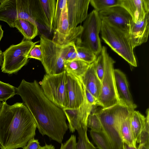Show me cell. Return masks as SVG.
Returning a JSON list of instances; mask_svg holds the SVG:
<instances>
[{"label": "cell", "mask_w": 149, "mask_h": 149, "mask_svg": "<svg viewBox=\"0 0 149 149\" xmlns=\"http://www.w3.org/2000/svg\"><path fill=\"white\" fill-rule=\"evenodd\" d=\"M16 94L20 96L36 121L37 128L43 136L61 143L68 129L63 109L46 96L40 84L22 79L16 88Z\"/></svg>", "instance_id": "cell-1"}, {"label": "cell", "mask_w": 149, "mask_h": 149, "mask_svg": "<svg viewBox=\"0 0 149 149\" xmlns=\"http://www.w3.org/2000/svg\"><path fill=\"white\" fill-rule=\"evenodd\" d=\"M37 125L32 114L23 103L10 105L0 102V148H23L34 138Z\"/></svg>", "instance_id": "cell-2"}, {"label": "cell", "mask_w": 149, "mask_h": 149, "mask_svg": "<svg viewBox=\"0 0 149 149\" xmlns=\"http://www.w3.org/2000/svg\"><path fill=\"white\" fill-rule=\"evenodd\" d=\"M100 32L102 38L111 49L130 65L137 66L134 48L129 35L103 20Z\"/></svg>", "instance_id": "cell-3"}, {"label": "cell", "mask_w": 149, "mask_h": 149, "mask_svg": "<svg viewBox=\"0 0 149 149\" xmlns=\"http://www.w3.org/2000/svg\"><path fill=\"white\" fill-rule=\"evenodd\" d=\"M0 3V20L10 27H15V21L20 19L30 20L38 27L35 0H1Z\"/></svg>", "instance_id": "cell-4"}, {"label": "cell", "mask_w": 149, "mask_h": 149, "mask_svg": "<svg viewBox=\"0 0 149 149\" xmlns=\"http://www.w3.org/2000/svg\"><path fill=\"white\" fill-rule=\"evenodd\" d=\"M130 111L127 107L118 103L109 107L102 108L95 112L101 122L102 130L112 149H122L123 142L117 125L119 118Z\"/></svg>", "instance_id": "cell-5"}, {"label": "cell", "mask_w": 149, "mask_h": 149, "mask_svg": "<svg viewBox=\"0 0 149 149\" xmlns=\"http://www.w3.org/2000/svg\"><path fill=\"white\" fill-rule=\"evenodd\" d=\"M67 72L55 74H46L39 83L47 98L59 107L63 109L67 103Z\"/></svg>", "instance_id": "cell-6"}, {"label": "cell", "mask_w": 149, "mask_h": 149, "mask_svg": "<svg viewBox=\"0 0 149 149\" xmlns=\"http://www.w3.org/2000/svg\"><path fill=\"white\" fill-rule=\"evenodd\" d=\"M38 42L23 40L19 43L12 45L7 48L3 52L2 72L9 74L18 72L27 63L30 50Z\"/></svg>", "instance_id": "cell-7"}, {"label": "cell", "mask_w": 149, "mask_h": 149, "mask_svg": "<svg viewBox=\"0 0 149 149\" xmlns=\"http://www.w3.org/2000/svg\"><path fill=\"white\" fill-rule=\"evenodd\" d=\"M102 22L98 13L95 10L88 14L82 26V31L77 40L76 45L88 48L97 56L102 47L99 36Z\"/></svg>", "instance_id": "cell-8"}, {"label": "cell", "mask_w": 149, "mask_h": 149, "mask_svg": "<svg viewBox=\"0 0 149 149\" xmlns=\"http://www.w3.org/2000/svg\"><path fill=\"white\" fill-rule=\"evenodd\" d=\"M40 43L42 53L40 61L46 74H55L65 71L62 47L44 34L40 37Z\"/></svg>", "instance_id": "cell-9"}, {"label": "cell", "mask_w": 149, "mask_h": 149, "mask_svg": "<svg viewBox=\"0 0 149 149\" xmlns=\"http://www.w3.org/2000/svg\"><path fill=\"white\" fill-rule=\"evenodd\" d=\"M115 61L109 55L107 50L105 54L104 70L101 82V88L97 99L98 106L103 108L120 103L117 96L113 73Z\"/></svg>", "instance_id": "cell-10"}, {"label": "cell", "mask_w": 149, "mask_h": 149, "mask_svg": "<svg viewBox=\"0 0 149 149\" xmlns=\"http://www.w3.org/2000/svg\"><path fill=\"white\" fill-rule=\"evenodd\" d=\"M102 20L117 28L129 36L133 21L129 13L120 6L112 7L98 12Z\"/></svg>", "instance_id": "cell-11"}, {"label": "cell", "mask_w": 149, "mask_h": 149, "mask_svg": "<svg viewBox=\"0 0 149 149\" xmlns=\"http://www.w3.org/2000/svg\"><path fill=\"white\" fill-rule=\"evenodd\" d=\"M82 26H77L73 30L70 29L68 20L66 3L63 9L57 29L53 32L52 40L57 45L63 47L75 42L81 34Z\"/></svg>", "instance_id": "cell-12"}, {"label": "cell", "mask_w": 149, "mask_h": 149, "mask_svg": "<svg viewBox=\"0 0 149 149\" xmlns=\"http://www.w3.org/2000/svg\"><path fill=\"white\" fill-rule=\"evenodd\" d=\"M67 103L66 108L75 109L80 107L86 99L85 87L80 78L67 73Z\"/></svg>", "instance_id": "cell-13"}, {"label": "cell", "mask_w": 149, "mask_h": 149, "mask_svg": "<svg viewBox=\"0 0 149 149\" xmlns=\"http://www.w3.org/2000/svg\"><path fill=\"white\" fill-rule=\"evenodd\" d=\"M93 106L86 99L84 103L79 108L75 109H63L68 122L70 132L74 133L82 127H87V120Z\"/></svg>", "instance_id": "cell-14"}, {"label": "cell", "mask_w": 149, "mask_h": 149, "mask_svg": "<svg viewBox=\"0 0 149 149\" xmlns=\"http://www.w3.org/2000/svg\"><path fill=\"white\" fill-rule=\"evenodd\" d=\"M90 0H66L70 28L75 29L86 18Z\"/></svg>", "instance_id": "cell-15"}, {"label": "cell", "mask_w": 149, "mask_h": 149, "mask_svg": "<svg viewBox=\"0 0 149 149\" xmlns=\"http://www.w3.org/2000/svg\"><path fill=\"white\" fill-rule=\"evenodd\" d=\"M56 0H35L36 10L40 24L50 32L52 31Z\"/></svg>", "instance_id": "cell-16"}, {"label": "cell", "mask_w": 149, "mask_h": 149, "mask_svg": "<svg viewBox=\"0 0 149 149\" xmlns=\"http://www.w3.org/2000/svg\"><path fill=\"white\" fill-rule=\"evenodd\" d=\"M113 73L116 92L120 103L127 107L132 111H133L137 106L134 103L125 74L118 69H114Z\"/></svg>", "instance_id": "cell-17"}, {"label": "cell", "mask_w": 149, "mask_h": 149, "mask_svg": "<svg viewBox=\"0 0 149 149\" xmlns=\"http://www.w3.org/2000/svg\"><path fill=\"white\" fill-rule=\"evenodd\" d=\"M149 14L143 20L132 22L129 36L134 48L146 42L149 33Z\"/></svg>", "instance_id": "cell-18"}, {"label": "cell", "mask_w": 149, "mask_h": 149, "mask_svg": "<svg viewBox=\"0 0 149 149\" xmlns=\"http://www.w3.org/2000/svg\"><path fill=\"white\" fill-rule=\"evenodd\" d=\"M120 6L129 13L134 23L143 19L149 13V0H121Z\"/></svg>", "instance_id": "cell-19"}, {"label": "cell", "mask_w": 149, "mask_h": 149, "mask_svg": "<svg viewBox=\"0 0 149 149\" xmlns=\"http://www.w3.org/2000/svg\"><path fill=\"white\" fill-rule=\"evenodd\" d=\"M80 79L85 88L98 99L101 88V82L95 70V61L90 64Z\"/></svg>", "instance_id": "cell-20"}, {"label": "cell", "mask_w": 149, "mask_h": 149, "mask_svg": "<svg viewBox=\"0 0 149 149\" xmlns=\"http://www.w3.org/2000/svg\"><path fill=\"white\" fill-rule=\"evenodd\" d=\"M132 113L122 116L118 122L117 127L123 143L130 146L136 147V142L131 125L130 117Z\"/></svg>", "instance_id": "cell-21"}, {"label": "cell", "mask_w": 149, "mask_h": 149, "mask_svg": "<svg viewBox=\"0 0 149 149\" xmlns=\"http://www.w3.org/2000/svg\"><path fill=\"white\" fill-rule=\"evenodd\" d=\"M16 27L26 40H31L35 38L38 33L37 25L30 20L20 19H17L15 22Z\"/></svg>", "instance_id": "cell-22"}, {"label": "cell", "mask_w": 149, "mask_h": 149, "mask_svg": "<svg viewBox=\"0 0 149 149\" xmlns=\"http://www.w3.org/2000/svg\"><path fill=\"white\" fill-rule=\"evenodd\" d=\"M90 64L81 60L76 59L64 62L65 70L79 78L84 74Z\"/></svg>", "instance_id": "cell-23"}, {"label": "cell", "mask_w": 149, "mask_h": 149, "mask_svg": "<svg viewBox=\"0 0 149 149\" xmlns=\"http://www.w3.org/2000/svg\"><path fill=\"white\" fill-rule=\"evenodd\" d=\"M146 118L139 111H134L130 117L131 126L136 141L146 124Z\"/></svg>", "instance_id": "cell-24"}, {"label": "cell", "mask_w": 149, "mask_h": 149, "mask_svg": "<svg viewBox=\"0 0 149 149\" xmlns=\"http://www.w3.org/2000/svg\"><path fill=\"white\" fill-rule=\"evenodd\" d=\"M90 135L98 149H112L110 143L103 132L90 130Z\"/></svg>", "instance_id": "cell-25"}, {"label": "cell", "mask_w": 149, "mask_h": 149, "mask_svg": "<svg viewBox=\"0 0 149 149\" xmlns=\"http://www.w3.org/2000/svg\"><path fill=\"white\" fill-rule=\"evenodd\" d=\"M88 127L80 128L77 131L78 137L76 149H97L90 141L87 134Z\"/></svg>", "instance_id": "cell-26"}, {"label": "cell", "mask_w": 149, "mask_h": 149, "mask_svg": "<svg viewBox=\"0 0 149 149\" xmlns=\"http://www.w3.org/2000/svg\"><path fill=\"white\" fill-rule=\"evenodd\" d=\"M77 59L91 64L97 58V56L88 48L79 45H76Z\"/></svg>", "instance_id": "cell-27"}, {"label": "cell", "mask_w": 149, "mask_h": 149, "mask_svg": "<svg viewBox=\"0 0 149 149\" xmlns=\"http://www.w3.org/2000/svg\"><path fill=\"white\" fill-rule=\"evenodd\" d=\"M121 0H90V3L98 12L108 8L120 6Z\"/></svg>", "instance_id": "cell-28"}, {"label": "cell", "mask_w": 149, "mask_h": 149, "mask_svg": "<svg viewBox=\"0 0 149 149\" xmlns=\"http://www.w3.org/2000/svg\"><path fill=\"white\" fill-rule=\"evenodd\" d=\"M16 94V88L0 81V101L6 102Z\"/></svg>", "instance_id": "cell-29"}, {"label": "cell", "mask_w": 149, "mask_h": 149, "mask_svg": "<svg viewBox=\"0 0 149 149\" xmlns=\"http://www.w3.org/2000/svg\"><path fill=\"white\" fill-rule=\"evenodd\" d=\"M75 42L62 47V54L65 62L70 61L77 58V53Z\"/></svg>", "instance_id": "cell-30"}, {"label": "cell", "mask_w": 149, "mask_h": 149, "mask_svg": "<svg viewBox=\"0 0 149 149\" xmlns=\"http://www.w3.org/2000/svg\"><path fill=\"white\" fill-rule=\"evenodd\" d=\"M146 116L145 126L141 132L136 141L139 146L149 144V110H146Z\"/></svg>", "instance_id": "cell-31"}, {"label": "cell", "mask_w": 149, "mask_h": 149, "mask_svg": "<svg viewBox=\"0 0 149 149\" xmlns=\"http://www.w3.org/2000/svg\"><path fill=\"white\" fill-rule=\"evenodd\" d=\"M66 3V0H57L54 19L53 23L52 31L57 28L62 15L63 8Z\"/></svg>", "instance_id": "cell-32"}, {"label": "cell", "mask_w": 149, "mask_h": 149, "mask_svg": "<svg viewBox=\"0 0 149 149\" xmlns=\"http://www.w3.org/2000/svg\"><path fill=\"white\" fill-rule=\"evenodd\" d=\"M87 126L93 131H100L102 130L101 122L95 113H91L89 115L87 120Z\"/></svg>", "instance_id": "cell-33"}, {"label": "cell", "mask_w": 149, "mask_h": 149, "mask_svg": "<svg viewBox=\"0 0 149 149\" xmlns=\"http://www.w3.org/2000/svg\"><path fill=\"white\" fill-rule=\"evenodd\" d=\"M42 53L41 48L40 45H35L31 49L28 56V58L35 59L41 61Z\"/></svg>", "instance_id": "cell-34"}, {"label": "cell", "mask_w": 149, "mask_h": 149, "mask_svg": "<svg viewBox=\"0 0 149 149\" xmlns=\"http://www.w3.org/2000/svg\"><path fill=\"white\" fill-rule=\"evenodd\" d=\"M77 142L76 136L72 135L65 143H61L60 149H76Z\"/></svg>", "instance_id": "cell-35"}, {"label": "cell", "mask_w": 149, "mask_h": 149, "mask_svg": "<svg viewBox=\"0 0 149 149\" xmlns=\"http://www.w3.org/2000/svg\"><path fill=\"white\" fill-rule=\"evenodd\" d=\"M41 146L40 145L38 140L34 138L30 140L23 149H39Z\"/></svg>", "instance_id": "cell-36"}, {"label": "cell", "mask_w": 149, "mask_h": 149, "mask_svg": "<svg viewBox=\"0 0 149 149\" xmlns=\"http://www.w3.org/2000/svg\"><path fill=\"white\" fill-rule=\"evenodd\" d=\"M86 99L88 103L92 106H98V101L96 99L90 92L85 88Z\"/></svg>", "instance_id": "cell-37"}, {"label": "cell", "mask_w": 149, "mask_h": 149, "mask_svg": "<svg viewBox=\"0 0 149 149\" xmlns=\"http://www.w3.org/2000/svg\"><path fill=\"white\" fill-rule=\"evenodd\" d=\"M39 149H55L54 146L52 144H45V146H41Z\"/></svg>", "instance_id": "cell-38"}, {"label": "cell", "mask_w": 149, "mask_h": 149, "mask_svg": "<svg viewBox=\"0 0 149 149\" xmlns=\"http://www.w3.org/2000/svg\"><path fill=\"white\" fill-rule=\"evenodd\" d=\"M122 149H139L138 148L134 147L128 146L126 143H123Z\"/></svg>", "instance_id": "cell-39"}, {"label": "cell", "mask_w": 149, "mask_h": 149, "mask_svg": "<svg viewBox=\"0 0 149 149\" xmlns=\"http://www.w3.org/2000/svg\"><path fill=\"white\" fill-rule=\"evenodd\" d=\"M3 61V52L0 49V66H2Z\"/></svg>", "instance_id": "cell-40"}, {"label": "cell", "mask_w": 149, "mask_h": 149, "mask_svg": "<svg viewBox=\"0 0 149 149\" xmlns=\"http://www.w3.org/2000/svg\"><path fill=\"white\" fill-rule=\"evenodd\" d=\"M137 148L139 149H149V144L139 146Z\"/></svg>", "instance_id": "cell-41"}, {"label": "cell", "mask_w": 149, "mask_h": 149, "mask_svg": "<svg viewBox=\"0 0 149 149\" xmlns=\"http://www.w3.org/2000/svg\"><path fill=\"white\" fill-rule=\"evenodd\" d=\"M3 31L2 29L1 26L0 25V41L3 36Z\"/></svg>", "instance_id": "cell-42"}, {"label": "cell", "mask_w": 149, "mask_h": 149, "mask_svg": "<svg viewBox=\"0 0 149 149\" xmlns=\"http://www.w3.org/2000/svg\"><path fill=\"white\" fill-rule=\"evenodd\" d=\"M0 102H1L0 101Z\"/></svg>", "instance_id": "cell-43"}]
</instances>
